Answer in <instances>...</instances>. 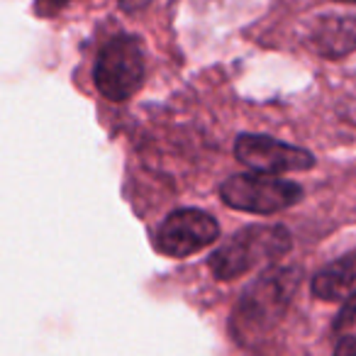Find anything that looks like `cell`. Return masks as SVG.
Instances as JSON below:
<instances>
[{"label": "cell", "mask_w": 356, "mask_h": 356, "mask_svg": "<svg viewBox=\"0 0 356 356\" xmlns=\"http://www.w3.org/2000/svg\"><path fill=\"white\" fill-rule=\"evenodd\" d=\"M300 281V268L268 266L244 291L229 317V332L234 334V339L247 346L266 339L278 327V322L286 317Z\"/></svg>", "instance_id": "cell-1"}, {"label": "cell", "mask_w": 356, "mask_h": 356, "mask_svg": "<svg viewBox=\"0 0 356 356\" xmlns=\"http://www.w3.org/2000/svg\"><path fill=\"white\" fill-rule=\"evenodd\" d=\"M293 237L283 225H252L215 249L208 266L218 281H234L259 266H271L286 257Z\"/></svg>", "instance_id": "cell-2"}, {"label": "cell", "mask_w": 356, "mask_h": 356, "mask_svg": "<svg viewBox=\"0 0 356 356\" xmlns=\"http://www.w3.org/2000/svg\"><path fill=\"white\" fill-rule=\"evenodd\" d=\"M144 76H147L144 47L132 35L113 37L100 49L93 69L95 88L113 103H124L132 98L142 88Z\"/></svg>", "instance_id": "cell-3"}, {"label": "cell", "mask_w": 356, "mask_h": 356, "mask_svg": "<svg viewBox=\"0 0 356 356\" xmlns=\"http://www.w3.org/2000/svg\"><path fill=\"white\" fill-rule=\"evenodd\" d=\"M302 186L266 173H237L220 186V198L225 205L242 213L273 215L298 205L302 200Z\"/></svg>", "instance_id": "cell-4"}, {"label": "cell", "mask_w": 356, "mask_h": 356, "mask_svg": "<svg viewBox=\"0 0 356 356\" xmlns=\"http://www.w3.org/2000/svg\"><path fill=\"white\" fill-rule=\"evenodd\" d=\"M220 237V225L213 215L198 208L173 210L156 229L154 244L161 254L173 259H186L200 249L210 247Z\"/></svg>", "instance_id": "cell-5"}, {"label": "cell", "mask_w": 356, "mask_h": 356, "mask_svg": "<svg viewBox=\"0 0 356 356\" xmlns=\"http://www.w3.org/2000/svg\"><path fill=\"white\" fill-rule=\"evenodd\" d=\"M234 154L247 168L266 176H281L291 171H310L317 159L312 152L293 144L278 142L266 134H239L234 142Z\"/></svg>", "instance_id": "cell-6"}, {"label": "cell", "mask_w": 356, "mask_h": 356, "mask_svg": "<svg viewBox=\"0 0 356 356\" xmlns=\"http://www.w3.org/2000/svg\"><path fill=\"white\" fill-rule=\"evenodd\" d=\"M307 44L322 59H344L356 51V15H322L307 35Z\"/></svg>", "instance_id": "cell-7"}, {"label": "cell", "mask_w": 356, "mask_h": 356, "mask_svg": "<svg viewBox=\"0 0 356 356\" xmlns=\"http://www.w3.org/2000/svg\"><path fill=\"white\" fill-rule=\"evenodd\" d=\"M310 291L317 300L339 302L356 296V252L334 259L312 276Z\"/></svg>", "instance_id": "cell-8"}, {"label": "cell", "mask_w": 356, "mask_h": 356, "mask_svg": "<svg viewBox=\"0 0 356 356\" xmlns=\"http://www.w3.org/2000/svg\"><path fill=\"white\" fill-rule=\"evenodd\" d=\"M354 327H356V296H351V298H346L339 315H337L334 330L346 332V330H354Z\"/></svg>", "instance_id": "cell-9"}, {"label": "cell", "mask_w": 356, "mask_h": 356, "mask_svg": "<svg viewBox=\"0 0 356 356\" xmlns=\"http://www.w3.org/2000/svg\"><path fill=\"white\" fill-rule=\"evenodd\" d=\"M69 3H74V0H37V10H40L42 15H51V13L64 10Z\"/></svg>", "instance_id": "cell-10"}, {"label": "cell", "mask_w": 356, "mask_h": 356, "mask_svg": "<svg viewBox=\"0 0 356 356\" xmlns=\"http://www.w3.org/2000/svg\"><path fill=\"white\" fill-rule=\"evenodd\" d=\"M334 356H356V337H344L339 339L334 349Z\"/></svg>", "instance_id": "cell-11"}, {"label": "cell", "mask_w": 356, "mask_h": 356, "mask_svg": "<svg viewBox=\"0 0 356 356\" xmlns=\"http://www.w3.org/2000/svg\"><path fill=\"white\" fill-rule=\"evenodd\" d=\"M118 3L124 13H139V10H144L152 0H118Z\"/></svg>", "instance_id": "cell-12"}, {"label": "cell", "mask_w": 356, "mask_h": 356, "mask_svg": "<svg viewBox=\"0 0 356 356\" xmlns=\"http://www.w3.org/2000/svg\"><path fill=\"white\" fill-rule=\"evenodd\" d=\"M337 3H351V6H356V0H337Z\"/></svg>", "instance_id": "cell-13"}]
</instances>
